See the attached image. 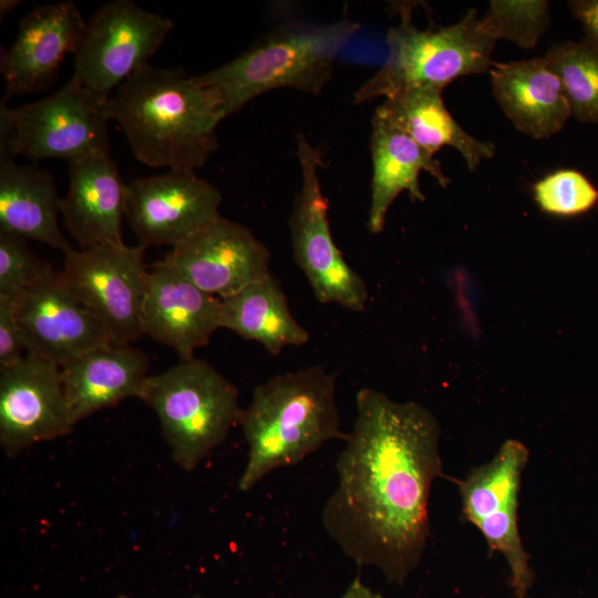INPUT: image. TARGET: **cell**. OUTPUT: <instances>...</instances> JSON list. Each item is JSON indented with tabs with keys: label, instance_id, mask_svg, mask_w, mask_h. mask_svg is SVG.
I'll return each instance as SVG.
<instances>
[{
	"label": "cell",
	"instance_id": "obj_1",
	"mask_svg": "<svg viewBox=\"0 0 598 598\" xmlns=\"http://www.w3.org/2000/svg\"><path fill=\"white\" fill-rule=\"evenodd\" d=\"M440 440V424L422 404L372 388L357 392L321 523L348 558L390 584L402 586L424 554L431 488L443 474Z\"/></svg>",
	"mask_w": 598,
	"mask_h": 598
},
{
	"label": "cell",
	"instance_id": "obj_2",
	"mask_svg": "<svg viewBox=\"0 0 598 598\" xmlns=\"http://www.w3.org/2000/svg\"><path fill=\"white\" fill-rule=\"evenodd\" d=\"M105 114L123 131L137 161L153 168L195 172L217 151L226 116L219 92L181 66L142 65L107 99Z\"/></svg>",
	"mask_w": 598,
	"mask_h": 598
},
{
	"label": "cell",
	"instance_id": "obj_3",
	"mask_svg": "<svg viewBox=\"0 0 598 598\" xmlns=\"http://www.w3.org/2000/svg\"><path fill=\"white\" fill-rule=\"evenodd\" d=\"M337 375L321 365L257 384L238 425L248 456L238 488L248 492L266 475L293 466L331 440H344L336 401Z\"/></svg>",
	"mask_w": 598,
	"mask_h": 598
},
{
	"label": "cell",
	"instance_id": "obj_4",
	"mask_svg": "<svg viewBox=\"0 0 598 598\" xmlns=\"http://www.w3.org/2000/svg\"><path fill=\"white\" fill-rule=\"evenodd\" d=\"M360 27L346 14L321 24L288 21L227 63L193 78L219 92L226 116L270 90L319 94L331 78L337 56Z\"/></svg>",
	"mask_w": 598,
	"mask_h": 598
},
{
	"label": "cell",
	"instance_id": "obj_5",
	"mask_svg": "<svg viewBox=\"0 0 598 598\" xmlns=\"http://www.w3.org/2000/svg\"><path fill=\"white\" fill-rule=\"evenodd\" d=\"M396 12L400 22L386 33V58L354 92L353 104L412 87L444 89L457 78L491 70L496 40L484 31L475 9L452 25L429 30L414 24L409 4L396 6Z\"/></svg>",
	"mask_w": 598,
	"mask_h": 598
},
{
	"label": "cell",
	"instance_id": "obj_6",
	"mask_svg": "<svg viewBox=\"0 0 598 598\" xmlns=\"http://www.w3.org/2000/svg\"><path fill=\"white\" fill-rule=\"evenodd\" d=\"M140 399L158 416L173 461L186 472L226 440L243 412L236 385L195 357L148 375Z\"/></svg>",
	"mask_w": 598,
	"mask_h": 598
},
{
	"label": "cell",
	"instance_id": "obj_7",
	"mask_svg": "<svg viewBox=\"0 0 598 598\" xmlns=\"http://www.w3.org/2000/svg\"><path fill=\"white\" fill-rule=\"evenodd\" d=\"M105 97L75 74L40 101L8 107L0 103V158L24 156L34 163H71L94 152H111Z\"/></svg>",
	"mask_w": 598,
	"mask_h": 598
},
{
	"label": "cell",
	"instance_id": "obj_8",
	"mask_svg": "<svg viewBox=\"0 0 598 598\" xmlns=\"http://www.w3.org/2000/svg\"><path fill=\"white\" fill-rule=\"evenodd\" d=\"M296 140L301 186L289 217L293 259L319 302L360 312L365 308L369 291L362 277L347 264L333 241L328 204L319 179L320 150L315 148L302 133Z\"/></svg>",
	"mask_w": 598,
	"mask_h": 598
},
{
	"label": "cell",
	"instance_id": "obj_9",
	"mask_svg": "<svg viewBox=\"0 0 598 598\" xmlns=\"http://www.w3.org/2000/svg\"><path fill=\"white\" fill-rule=\"evenodd\" d=\"M145 246L103 243L64 254L62 277L112 344L143 336L142 306L148 270Z\"/></svg>",
	"mask_w": 598,
	"mask_h": 598
},
{
	"label": "cell",
	"instance_id": "obj_10",
	"mask_svg": "<svg viewBox=\"0 0 598 598\" xmlns=\"http://www.w3.org/2000/svg\"><path fill=\"white\" fill-rule=\"evenodd\" d=\"M174 22L131 0L102 4L86 21L73 54L74 73L87 87L110 95L163 45Z\"/></svg>",
	"mask_w": 598,
	"mask_h": 598
},
{
	"label": "cell",
	"instance_id": "obj_11",
	"mask_svg": "<svg viewBox=\"0 0 598 598\" xmlns=\"http://www.w3.org/2000/svg\"><path fill=\"white\" fill-rule=\"evenodd\" d=\"M220 204L218 188L195 172L168 171L126 184L125 218L141 245L173 248L220 216Z\"/></svg>",
	"mask_w": 598,
	"mask_h": 598
},
{
	"label": "cell",
	"instance_id": "obj_12",
	"mask_svg": "<svg viewBox=\"0 0 598 598\" xmlns=\"http://www.w3.org/2000/svg\"><path fill=\"white\" fill-rule=\"evenodd\" d=\"M270 251L245 225L218 216L156 262L220 299L271 274Z\"/></svg>",
	"mask_w": 598,
	"mask_h": 598
},
{
	"label": "cell",
	"instance_id": "obj_13",
	"mask_svg": "<svg viewBox=\"0 0 598 598\" xmlns=\"http://www.w3.org/2000/svg\"><path fill=\"white\" fill-rule=\"evenodd\" d=\"M60 368L30 354L0 368V444L8 456L74 426Z\"/></svg>",
	"mask_w": 598,
	"mask_h": 598
},
{
	"label": "cell",
	"instance_id": "obj_14",
	"mask_svg": "<svg viewBox=\"0 0 598 598\" xmlns=\"http://www.w3.org/2000/svg\"><path fill=\"white\" fill-rule=\"evenodd\" d=\"M16 310L27 354L59 368L92 350L112 344L69 289L61 271L52 269L16 297Z\"/></svg>",
	"mask_w": 598,
	"mask_h": 598
},
{
	"label": "cell",
	"instance_id": "obj_15",
	"mask_svg": "<svg viewBox=\"0 0 598 598\" xmlns=\"http://www.w3.org/2000/svg\"><path fill=\"white\" fill-rule=\"evenodd\" d=\"M84 25L80 10L71 0L38 4L24 16L16 39L1 58L4 82L1 101L49 89L64 56L78 50Z\"/></svg>",
	"mask_w": 598,
	"mask_h": 598
},
{
	"label": "cell",
	"instance_id": "obj_16",
	"mask_svg": "<svg viewBox=\"0 0 598 598\" xmlns=\"http://www.w3.org/2000/svg\"><path fill=\"white\" fill-rule=\"evenodd\" d=\"M221 299L185 276L155 262L148 270L142 306L143 334L190 359L220 328Z\"/></svg>",
	"mask_w": 598,
	"mask_h": 598
},
{
	"label": "cell",
	"instance_id": "obj_17",
	"mask_svg": "<svg viewBox=\"0 0 598 598\" xmlns=\"http://www.w3.org/2000/svg\"><path fill=\"white\" fill-rule=\"evenodd\" d=\"M126 184L111 152H94L69 163V188L60 214L80 249L103 243L122 244Z\"/></svg>",
	"mask_w": 598,
	"mask_h": 598
},
{
	"label": "cell",
	"instance_id": "obj_18",
	"mask_svg": "<svg viewBox=\"0 0 598 598\" xmlns=\"http://www.w3.org/2000/svg\"><path fill=\"white\" fill-rule=\"evenodd\" d=\"M489 74L502 111L524 134L549 138L570 117L563 84L545 58L493 63Z\"/></svg>",
	"mask_w": 598,
	"mask_h": 598
},
{
	"label": "cell",
	"instance_id": "obj_19",
	"mask_svg": "<svg viewBox=\"0 0 598 598\" xmlns=\"http://www.w3.org/2000/svg\"><path fill=\"white\" fill-rule=\"evenodd\" d=\"M60 371L74 424L125 399H140L150 375L147 355L131 344L97 348Z\"/></svg>",
	"mask_w": 598,
	"mask_h": 598
},
{
	"label": "cell",
	"instance_id": "obj_20",
	"mask_svg": "<svg viewBox=\"0 0 598 598\" xmlns=\"http://www.w3.org/2000/svg\"><path fill=\"white\" fill-rule=\"evenodd\" d=\"M371 125L373 169L367 227L370 233L379 234L384 228L392 203L402 192L408 190L412 200H425L419 183L422 171L432 175L443 187L450 179L434 155L404 132L377 115H373Z\"/></svg>",
	"mask_w": 598,
	"mask_h": 598
},
{
	"label": "cell",
	"instance_id": "obj_21",
	"mask_svg": "<svg viewBox=\"0 0 598 598\" xmlns=\"http://www.w3.org/2000/svg\"><path fill=\"white\" fill-rule=\"evenodd\" d=\"M59 215L60 198L50 172L0 158V231L65 254L72 247L60 229Z\"/></svg>",
	"mask_w": 598,
	"mask_h": 598
},
{
	"label": "cell",
	"instance_id": "obj_22",
	"mask_svg": "<svg viewBox=\"0 0 598 598\" xmlns=\"http://www.w3.org/2000/svg\"><path fill=\"white\" fill-rule=\"evenodd\" d=\"M443 89L412 87L385 97L374 115L388 121L434 155L444 146L455 148L474 171L495 155V145L467 134L445 106Z\"/></svg>",
	"mask_w": 598,
	"mask_h": 598
},
{
	"label": "cell",
	"instance_id": "obj_23",
	"mask_svg": "<svg viewBox=\"0 0 598 598\" xmlns=\"http://www.w3.org/2000/svg\"><path fill=\"white\" fill-rule=\"evenodd\" d=\"M220 328L258 342L274 355L309 340V332L295 319L272 274L221 299Z\"/></svg>",
	"mask_w": 598,
	"mask_h": 598
},
{
	"label": "cell",
	"instance_id": "obj_24",
	"mask_svg": "<svg viewBox=\"0 0 598 598\" xmlns=\"http://www.w3.org/2000/svg\"><path fill=\"white\" fill-rule=\"evenodd\" d=\"M529 451L517 440H506L487 463L472 468L457 482L464 518L474 526L495 513L518 508L522 475Z\"/></svg>",
	"mask_w": 598,
	"mask_h": 598
},
{
	"label": "cell",
	"instance_id": "obj_25",
	"mask_svg": "<svg viewBox=\"0 0 598 598\" xmlns=\"http://www.w3.org/2000/svg\"><path fill=\"white\" fill-rule=\"evenodd\" d=\"M544 58L563 84L571 115L598 124V47L587 39L564 41Z\"/></svg>",
	"mask_w": 598,
	"mask_h": 598
},
{
	"label": "cell",
	"instance_id": "obj_26",
	"mask_svg": "<svg viewBox=\"0 0 598 598\" xmlns=\"http://www.w3.org/2000/svg\"><path fill=\"white\" fill-rule=\"evenodd\" d=\"M480 22L494 40L505 39L529 50L549 25V4L546 0H492Z\"/></svg>",
	"mask_w": 598,
	"mask_h": 598
},
{
	"label": "cell",
	"instance_id": "obj_27",
	"mask_svg": "<svg viewBox=\"0 0 598 598\" xmlns=\"http://www.w3.org/2000/svg\"><path fill=\"white\" fill-rule=\"evenodd\" d=\"M475 527L484 536L492 551L501 553L509 568V585L518 598H525L534 582L529 564L517 525V508L489 515Z\"/></svg>",
	"mask_w": 598,
	"mask_h": 598
},
{
	"label": "cell",
	"instance_id": "obj_28",
	"mask_svg": "<svg viewBox=\"0 0 598 598\" xmlns=\"http://www.w3.org/2000/svg\"><path fill=\"white\" fill-rule=\"evenodd\" d=\"M534 197L543 212L569 217L594 208L598 203V189L580 172L560 169L534 185Z\"/></svg>",
	"mask_w": 598,
	"mask_h": 598
},
{
	"label": "cell",
	"instance_id": "obj_29",
	"mask_svg": "<svg viewBox=\"0 0 598 598\" xmlns=\"http://www.w3.org/2000/svg\"><path fill=\"white\" fill-rule=\"evenodd\" d=\"M53 268L27 246V239L0 231V295L18 297Z\"/></svg>",
	"mask_w": 598,
	"mask_h": 598
},
{
	"label": "cell",
	"instance_id": "obj_30",
	"mask_svg": "<svg viewBox=\"0 0 598 598\" xmlns=\"http://www.w3.org/2000/svg\"><path fill=\"white\" fill-rule=\"evenodd\" d=\"M24 351L27 348L17 318L16 297L0 295V368L22 360Z\"/></svg>",
	"mask_w": 598,
	"mask_h": 598
},
{
	"label": "cell",
	"instance_id": "obj_31",
	"mask_svg": "<svg viewBox=\"0 0 598 598\" xmlns=\"http://www.w3.org/2000/svg\"><path fill=\"white\" fill-rule=\"evenodd\" d=\"M574 17L581 23L586 39L598 47V0L569 1Z\"/></svg>",
	"mask_w": 598,
	"mask_h": 598
},
{
	"label": "cell",
	"instance_id": "obj_32",
	"mask_svg": "<svg viewBox=\"0 0 598 598\" xmlns=\"http://www.w3.org/2000/svg\"><path fill=\"white\" fill-rule=\"evenodd\" d=\"M340 598H382V596L367 586L362 579L357 576L347 587Z\"/></svg>",
	"mask_w": 598,
	"mask_h": 598
},
{
	"label": "cell",
	"instance_id": "obj_33",
	"mask_svg": "<svg viewBox=\"0 0 598 598\" xmlns=\"http://www.w3.org/2000/svg\"><path fill=\"white\" fill-rule=\"evenodd\" d=\"M21 1L19 0H1L0 1V16L1 18L17 8Z\"/></svg>",
	"mask_w": 598,
	"mask_h": 598
},
{
	"label": "cell",
	"instance_id": "obj_34",
	"mask_svg": "<svg viewBox=\"0 0 598 598\" xmlns=\"http://www.w3.org/2000/svg\"><path fill=\"white\" fill-rule=\"evenodd\" d=\"M117 598H128V597H126L124 595H120V596H117Z\"/></svg>",
	"mask_w": 598,
	"mask_h": 598
}]
</instances>
